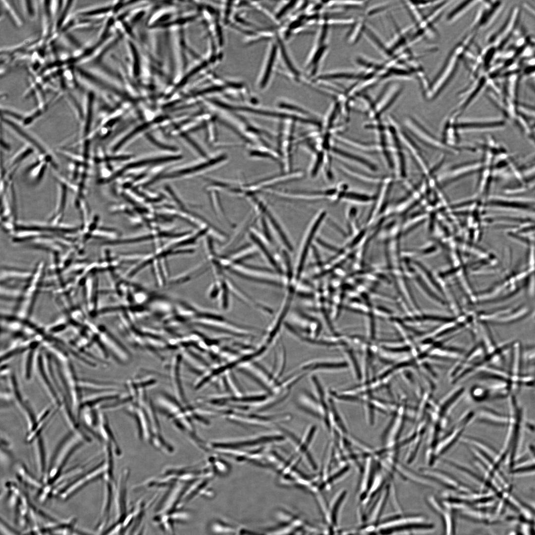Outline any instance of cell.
<instances>
[{
    "mask_svg": "<svg viewBox=\"0 0 535 535\" xmlns=\"http://www.w3.org/2000/svg\"><path fill=\"white\" fill-rule=\"evenodd\" d=\"M477 34V32L469 31L451 49L441 68L429 81L428 88L423 95L425 100L429 102L436 100L447 88L456 74Z\"/></svg>",
    "mask_w": 535,
    "mask_h": 535,
    "instance_id": "cell-1",
    "label": "cell"
},
{
    "mask_svg": "<svg viewBox=\"0 0 535 535\" xmlns=\"http://www.w3.org/2000/svg\"><path fill=\"white\" fill-rule=\"evenodd\" d=\"M451 1H439L428 13L422 17L414 25L406 29L409 47L424 40L433 32L434 26L441 17L446 7Z\"/></svg>",
    "mask_w": 535,
    "mask_h": 535,
    "instance_id": "cell-2",
    "label": "cell"
},
{
    "mask_svg": "<svg viewBox=\"0 0 535 535\" xmlns=\"http://www.w3.org/2000/svg\"><path fill=\"white\" fill-rule=\"evenodd\" d=\"M404 125L414 137L428 147L454 155L459 154L461 151L459 147L449 146L435 136L413 117H406Z\"/></svg>",
    "mask_w": 535,
    "mask_h": 535,
    "instance_id": "cell-3",
    "label": "cell"
},
{
    "mask_svg": "<svg viewBox=\"0 0 535 535\" xmlns=\"http://www.w3.org/2000/svg\"><path fill=\"white\" fill-rule=\"evenodd\" d=\"M483 163L481 161H471L455 166L442 173L437 180L444 185H448L460 178L480 171Z\"/></svg>",
    "mask_w": 535,
    "mask_h": 535,
    "instance_id": "cell-4",
    "label": "cell"
},
{
    "mask_svg": "<svg viewBox=\"0 0 535 535\" xmlns=\"http://www.w3.org/2000/svg\"><path fill=\"white\" fill-rule=\"evenodd\" d=\"M529 313L530 309L528 307L521 305L514 307L503 308L489 315L493 316V322L499 324H507L524 319Z\"/></svg>",
    "mask_w": 535,
    "mask_h": 535,
    "instance_id": "cell-5",
    "label": "cell"
},
{
    "mask_svg": "<svg viewBox=\"0 0 535 535\" xmlns=\"http://www.w3.org/2000/svg\"><path fill=\"white\" fill-rule=\"evenodd\" d=\"M423 475L461 493L472 492L468 486L462 484L448 473L437 469L421 468Z\"/></svg>",
    "mask_w": 535,
    "mask_h": 535,
    "instance_id": "cell-6",
    "label": "cell"
},
{
    "mask_svg": "<svg viewBox=\"0 0 535 535\" xmlns=\"http://www.w3.org/2000/svg\"><path fill=\"white\" fill-rule=\"evenodd\" d=\"M397 130L401 143L405 146L425 176L427 177L430 175L431 170L429 169L428 164L420 148L408 134L399 127L398 125L397 126Z\"/></svg>",
    "mask_w": 535,
    "mask_h": 535,
    "instance_id": "cell-7",
    "label": "cell"
},
{
    "mask_svg": "<svg viewBox=\"0 0 535 535\" xmlns=\"http://www.w3.org/2000/svg\"><path fill=\"white\" fill-rule=\"evenodd\" d=\"M511 361L508 374L512 388L521 385L523 351L518 341L513 342L511 350Z\"/></svg>",
    "mask_w": 535,
    "mask_h": 535,
    "instance_id": "cell-8",
    "label": "cell"
},
{
    "mask_svg": "<svg viewBox=\"0 0 535 535\" xmlns=\"http://www.w3.org/2000/svg\"><path fill=\"white\" fill-rule=\"evenodd\" d=\"M467 421H459V425L453 429L451 432L444 437L439 443L434 446L433 454V460L448 450L460 438L466 425L469 424Z\"/></svg>",
    "mask_w": 535,
    "mask_h": 535,
    "instance_id": "cell-9",
    "label": "cell"
},
{
    "mask_svg": "<svg viewBox=\"0 0 535 535\" xmlns=\"http://www.w3.org/2000/svg\"><path fill=\"white\" fill-rule=\"evenodd\" d=\"M182 360V356L180 352L176 353L173 356L170 364V377L176 396L181 401H185V396L180 377V367Z\"/></svg>",
    "mask_w": 535,
    "mask_h": 535,
    "instance_id": "cell-10",
    "label": "cell"
},
{
    "mask_svg": "<svg viewBox=\"0 0 535 535\" xmlns=\"http://www.w3.org/2000/svg\"><path fill=\"white\" fill-rule=\"evenodd\" d=\"M325 215V213H321V214H320L318 217V219L315 220L314 223L311 227L310 230L309 232V233L307 236V238L302 249V250L298 264V268L296 273L297 277L298 278L300 277L301 274L302 273L305 263L307 259L309 249L312 243V241L314 237H315L316 233L320 225V224L321 223Z\"/></svg>",
    "mask_w": 535,
    "mask_h": 535,
    "instance_id": "cell-11",
    "label": "cell"
},
{
    "mask_svg": "<svg viewBox=\"0 0 535 535\" xmlns=\"http://www.w3.org/2000/svg\"><path fill=\"white\" fill-rule=\"evenodd\" d=\"M429 504L441 517L444 523V535H453V522L451 510L445 506L443 508L432 497L428 498Z\"/></svg>",
    "mask_w": 535,
    "mask_h": 535,
    "instance_id": "cell-12",
    "label": "cell"
},
{
    "mask_svg": "<svg viewBox=\"0 0 535 535\" xmlns=\"http://www.w3.org/2000/svg\"><path fill=\"white\" fill-rule=\"evenodd\" d=\"M428 523L427 519L422 516H408L397 519L388 522L385 524V528H400L410 527L411 526L425 525Z\"/></svg>",
    "mask_w": 535,
    "mask_h": 535,
    "instance_id": "cell-13",
    "label": "cell"
},
{
    "mask_svg": "<svg viewBox=\"0 0 535 535\" xmlns=\"http://www.w3.org/2000/svg\"><path fill=\"white\" fill-rule=\"evenodd\" d=\"M478 1H463L455 6L446 16V21L449 23L455 22L469 10L474 7Z\"/></svg>",
    "mask_w": 535,
    "mask_h": 535,
    "instance_id": "cell-14",
    "label": "cell"
},
{
    "mask_svg": "<svg viewBox=\"0 0 535 535\" xmlns=\"http://www.w3.org/2000/svg\"><path fill=\"white\" fill-rule=\"evenodd\" d=\"M331 151L336 155L358 163L372 171H375L377 169L374 164L361 156L336 147H332Z\"/></svg>",
    "mask_w": 535,
    "mask_h": 535,
    "instance_id": "cell-15",
    "label": "cell"
},
{
    "mask_svg": "<svg viewBox=\"0 0 535 535\" xmlns=\"http://www.w3.org/2000/svg\"><path fill=\"white\" fill-rule=\"evenodd\" d=\"M251 237L257 246L259 247L261 251L263 253V254L266 257L268 262L270 263V265L279 272H282V269H281L279 265L277 263L274 256H272L270 251H269L268 248L265 245L263 242L260 239L259 237H257L255 233H251Z\"/></svg>",
    "mask_w": 535,
    "mask_h": 535,
    "instance_id": "cell-16",
    "label": "cell"
},
{
    "mask_svg": "<svg viewBox=\"0 0 535 535\" xmlns=\"http://www.w3.org/2000/svg\"><path fill=\"white\" fill-rule=\"evenodd\" d=\"M276 47L275 45H273L272 48V49H271V52H270V56L269 57V59H268V63H267V66H266V69L265 70V73L264 74V76H263V77L262 78V80L261 83V88H264L267 84V82H268V78H269V77L270 76V73H271V71L272 67L273 66L274 61L275 60V56H276Z\"/></svg>",
    "mask_w": 535,
    "mask_h": 535,
    "instance_id": "cell-17",
    "label": "cell"
},
{
    "mask_svg": "<svg viewBox=\"0 0 535 535\" xmlns=\"http://www.w3.org/2000/svg\"><path fill=\"white\" fill-rule=\"evenodd\" d=\"M342 198L363 203L369 202L374 199L373 197L365 194L346 191L342 194Z\"/></svg>",
    "mask_w": 535,
    "mask_h": 535,
    "instance_id": "cell-18",
    "label": "cell"
},
{
    "mask_svg": "<svg viewBox=\"0 0 535 535\" xmlns=\"http://www.w3.org/2000/svg\"><path fill=\"white\" fill-rule=\"evenodd\" d=\"M278 42L279 43L281 54H282V57L287 66L293 73H294L296 76H298L299 72H298V71H297L294 66L293 65L291 60H290V58L288 56L286 50L285 49L282 42L279 39H278Z\"/></svg>",
    "mask_w": 535,
    "mask_h": 535,
    "instance_id": "cell-19",
    "label": "cell"
},
{
    "mask_svg": "<svg viewBox=\"0 0 535 535\" xmlns=\"http://www.w3.org/2000/svg\"><path fill=\"white\" fill-rule=\"evenodd\" d=\"M296 2V1H291L285 5L276 14V18H280L288 10L295 5Z\"/></svg>",
    "mask_w": 535,
    "mask_h": 535,
    "instance_id": "cell-20",
    "label": "cell"
},
{
    "mask_svg": "<svg viewBox=\"0 0 535 535\" xmlns=\"http://www.w3.org/2000/svg\"><path fill=\"white\" fill-rule=\"evenodd\" d=\"M348 170H350L349 171H350V174H351V175L353 174L354 176L357 177V178H360V175L359 174V173H357L356 172H353L352 171H351V169H349ZM361 178H362V179H365V181H367V180L369 179V180L370 182H376L380 181V179H376L375 178H374L373 177V178L372 177H370L369 176V177H366V176H361Z\"/></svg>",
    "mask_w": 535,
    "mask_h": 535,
    "instance_id": "cell-21",
    "label": "cell"
},
{
    "mask_svg": "<svg viewBox=\"0 0 535 535\" xmlns=\"http://www.w3.org/2000/svg\"><path fill=\"white\" fill-rule=\"evenodd\" d=\"M148 137L150 141H151L155 145L159 146V147L161 148L162 149H169V150H171L172 149L171 148H170L169 147H167V146H166L165 145H162V144H159V143L157 141H156L151 136L148 135Z\"/></svg>",
    "mask_w": 535,
    "mask_h": 535,
    "instance_id": "cell-22",
    "label": "cell"
},
{
    "mask_svg": "<svg viewBox=\"0 0 535 535\" xmlns=\"http://www.w3.org/2000/svg\"><path fill=\"white\" fill-rule=\"evenodd\" d=\"M533 317H534V319H535V313H534V315H533Z\"/></svg>",
    "mask_w": 535,
    "mask_h": 535,
    "instance_id": "cell-23",
    "label": "cell"
}]
</instances>
